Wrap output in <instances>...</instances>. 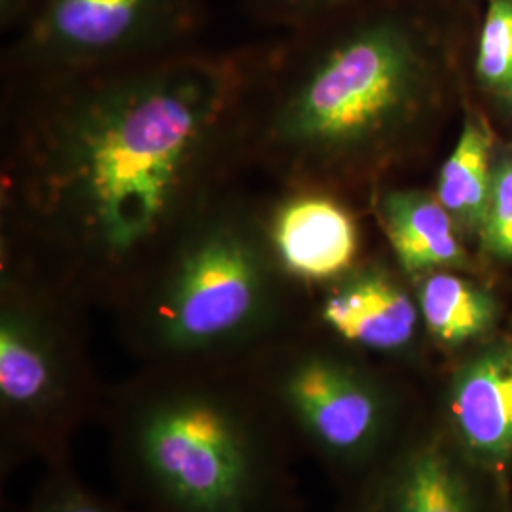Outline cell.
<instances>
[{
	"instance_id": "obj_1",
	"label": "cell",
	"mask_w": 512,
	"mask_h": 512,
	"mask_svg": "<svg viewBox=\"0 0 512 512\" xmlns=\"http://www.w3.org/2000/svg\"><path fill=\"white\" fill-rule=\"evenodd\" d=\"M260 44L4 80L0 239L116 310L249 169Z\"/></svg>"
},
{
	"instance_id": "obj_2",
	"label": "cell",
	"mask_w": 512,
	"mask_h": 512,
	"mask_svg": "<svg viewBox=\"0 0 512 512\" xmlns=\"http://www.w3.org/2000/svg\"><path fill=\"white\" fill-rule=\"evenodd\" d=\"M435 59L404 0H349L260 42L247 162L277 186L374 177L427 112Z\"/></svg>"
},
{
	"instance_id": "obj_3",
	"label": "cell",
	"mask_w": 512,
	"mask_h": 512,
	"mask_svg": "<svg viewBox=\"0 0 512 512\" xmlns=\"http://www.w3.org/2000/svg\"><path fill=\"white\" fill-rule=\"evenodd\" d=\"M101 420L126 499L148 512H302L298 444L243 361L141 365Z\"/></svg>"
},
{
	"instance_id": "obj_4",
	"label": "cell",
	"mask_w": 512,
	"mask_h": 512,
	"mask_svg": "<svg viewBox=\"0 0 512 512\" xmlns=\"http://www.w3.org/2000/svg\"><path fill=\"white\" fill-rule=\"evenodd\" d=\"M112 313L141 365L239 363L308 327L310 293L283 274L260 198L236 183L184 228Z\"/></svg>"
},
{
	"instance_id": "obj_5",
	"label": "cell",
	"mask_w": 512,
	"mask_h": 512,
	"mask_svg": "<svg viewBox=\"0 0 512 512\" xmlns=\"http://www.w3.org/2000/svg\"><path fill=\"white\" fill-rule=\"evenodd\" d=\"M84 306L33 258L0 239V469L69 467L74 437L101 416Z\"/></svg>"
},
{
	"instance_id": "obj_6",
	"label": "cell",
	"mask_w": 512,
	"mask_h": 512,
	"mask_svg": "<svg viewBox=\"0 0 512 512\" xmlns=\"http://www.w3.org/2000/svg\"><path fill=\"white\" fill-rule=\"evenodd\" d=\"M287 423L300 452L363 488L412 433L395 385L355 349L304 327L243 361Z\"/></svg>"
},
{
	"instance_id": "obj_7",
	"label": "cell",
	"mask_w": 512,
	"mask_h": 512,
	"mask_svg": "<svg viewBox=\"0 0 512 512\" xmlns=\"http://www.w3.org/2000/svg\"><path fill=\"white\" fill-rule=\"evenodd\" d=\"M209 0H38L2 54V80L86 73L202 46Z\"/></svg>"
},
{
	"instance_id": "obj_8",
	"label": "cell",
	"mask_w": 512,
	"mask_h": 512,
	"mask_svg": "<svg viewBox=\"0 0 512 512\" xmlns=\"http://www.w3.org/2000/svg\"><path fill=\"white\" fill-rule=\"evenodd\" d=\"M268 243L283 274L313 293L359 264V224L336 190L277 186L260 198Z\"/></svg>"
},
{
	"instance_id": "obj_9",
	"label": "cell",
	"mask_w": 512,
	"mask_h": 512,
	"mask_svg": "<svg viewBox=\"0 0 512 512\" xmlns=\"http://www.w3.org/2000/svg\"><path fill=\"white\" fill-rule=\"evenodd\" d=\"M308 325L340 344L382 357L410 355L420 338L416 293L382 264H357L310 294Z\"/></svg>"
},
{
	"instance_id": "obj_10",
	"label": "cell",
	"mask_w": 512,
	"mask_h": 512,
	"mask_svg": "<svg viewBox=\"0 0 512 512\" xmlns=\"http://www.w3.org/2000/svg\"><path fill=\"white\" fill-rule=\"evenodd\" d=\"M450 442L486 475L512 465V338L476 353L446 389Z\"/></svg>"
},
{
	"instance_id": "obj_11",
	"label": "cell",
	"mask_w": 512,
	"mask_h": 512,
	"mask_svg": "<svg viewBox=\"0 0 512 512\" xmlns=\"http://www.w3.org/2000/svg\"><path fill=\"white\" fill-rule=\"evenodd\" d=\"M355 512H482L458 448L412 431L355 495Z\"/></svg>"
},
{
	"instance_id": "obj_12",
	"label": "cell",
	"mask_w": 512,
	"mask_h": 512,
	"mask_svg": "<svg viewBox=\"0 0 512 512\" xmlns=\"http://www.w3.org/2000/svg\"><path fill=\"white\" fill-rule=\"evenodd\" d=\"M372 203L397 266L412 281L463 260L456 220L437 196L412 188H380Z\"/></svg>"
},
{
	"instance_id": "obj_13",
	"label": "cell",
	"mask_w": 512,
	"mask_h": 512,
	"mask_svg": "<svg viewBox=\"0 0 512 512\" xmlns=\"http://www.w3.org/2000/svg\"><path fill=\"white\" fill-rule=\"evenodd\" d=\"M423 330L440 346L456 348L488 332L495 321L494 298L446 270L414 279Z\"/></svg>"
},
{
	"instance_id": "obj_14",
	"label": "cell",
	"mask_w": 512,
	"mask_h": 512,
	"mask_svg": "<svg viewBox=\"0 0 512 512\" xmlns=\"http://www.w3.org/2000/svg\"><path fill=\"white\" fill-rule=\"evenodd\" d=\"M492 139L478 122H467L458 145L442 165L437 198L452 219L467 226H482L490 200L494 171Z\"/></svg>"
},
{
	"instance_id": "obj_15",
	"label": "cell",
	"mask_w": 512,
	"mask_h": 512,
	"mask_svg": "<svg viewBox=\"0 0 512 512\" xmlns=\"http://www.w3.org/2000/svg\"><path fill=\"white\" fill-rule=\"evenodd\" d=\"M23 512H148L131 501H114L95 494L78 476L73 465L50 469L31 495Z\"/></svg>"
},
{
	"instance_id": "obj_16",
	"label": "cell",
	"mask_w": 512,
	"mask_h": 512,
	"mask_svg": "<svg viewBox=\"0 0 512 512\" xmlns=\"http://www.w3.org/2000/svg\"><path fill=\"white\" fill-rule=\"evenodd\" d=\"M476 69L495 92H512V0H490L480 33Z\"/></svg>"
},
{
	"instance_id": "obj_17",
	"label": "cell",
	"mask_w": 512,
	"mask_h": 512,
	"mask_svg": "<svg viewBox=\"0 0 512 512\" xmlns=\"http://www.w3.org/2000/svg\"><path fill=\"white\" fill-rule=\"evenodd\" d=\"M482 234L495 256L512 260V162H503L494 169Z\"/></svg>"
},
{
	"instance_id": "obj_18",
	"label": "cell",
	"mask_w": 512,
	"mask_h": 512,
	"mask_svg": "<svg viewBox=\"0 0 512 512\" xmlns=\"http://www.w3.org/2000/svg\"><path fill=\"white\" fill-rule=\"evenodd\" d=\"M349 0H245L251 16L277 33H289L348 4Z\"/></svg>"
},
{
	"instance_id": "obj_19",
	"label": "cell",
	"mask_w": 512,
	"mask_h": 512,
	"mask_svg": "<svg viewBox=\"0 0 512 512\" xmlns=\"http://www.w3.org/2000/svg\"><path fill=\"white\" fill-rule=\"evenodd\" d=\"M38 0H0V29L12 37L31 21Z\"/></svg>"
}]
</instances>
